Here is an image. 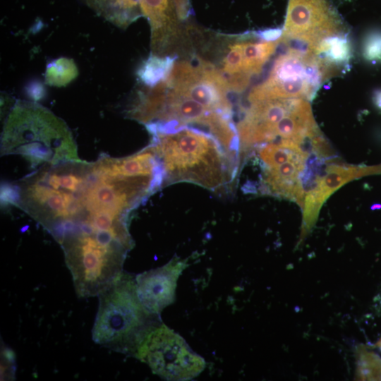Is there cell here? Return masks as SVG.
<instances>
[{
    "label": "cell",
    "instance_id": "cell-6",
    "mask_svg": "<svg viewBox=\"0 0 381 381\" xmlns=\"http://www.w3.org/2000/svg\"><path fill=\"white\" fill-rule=\"evenodd\" d=\"M333 73L312 52L291 46L275 60L267 78L253 87L248 102L273 99H312Z\"/></svg>",
    "mask_w": 381,
    "mask_h": 381
},
{
    "label": "cell",
    "instance_id": "cell-11",
    "mask_svg": "<svg viewBox=\"0 0 381 381\" xmlns=\"http://www.w3.org/2000/svg\"><path fill=\"white\" fill-rule=\"evenodd\" d=\"M142 13L151 28L152 47L155 54L162 51L176 32L173 0H140ZM176 12V11H175Z\"/></svg>",
    "mask_w": 381,
    "mask_h": 381
},
{
    "label": "cell",
    "instance_id": "cell-1",
    "mask_svg": "<svg viewBox=\"0 0 381 381\" xmlns=\"http://www.w3.org/2000/svg\"><path fill=\"white\" fill-rule=\"evenodd\" d=\"M156 191L154 173L103 154L38 169L23 187L20 205L60 243L77 234L124 232L131 211Z\"/></svg>",
    "mask_w": 381,
    "mask_h": 381
},
{
    "label": "cell",
    "instance_id": "cell-21",
    "mask_svg": "<svg viewBox=\"0 0 381 381\" xmlns=\"http://www.w3.org/2000/svg\"><path fill=\"white\" fill-rule=\"evenodd\" d=\"M374 102L376 106L381 109V90L375 93Z\"/></svg>",
    "mask_w": 381,
    "mask_h": 381
},
{
    "label": "cell",
    "instance_id": "cell-3",
    "mask_svg": "<svg viewBox=\"0 0 381 381\" xmlns=\"http://www.w3.org/2000/svg\"><path fill=\"white\" fill-rule=\"evenodd\" d=\"M23 157L32 169L80 159L66 123L47 108L19 101L11 110L1 135V155Z\"/></svg>",
    "mask_w": 381,
    "mask_h": 381
},
{
    "label": "cell",
    "instance_id": "cell-2",
    "mask_svg": "<svg viewBox=\"0 0 381 381\" xmlns=\"http://www.w3.org/2000/svg\"><path fill=\"white\" fill-rule=\"evenodd\" d=\"M152 135L163 187L184 181L216 191L234 180L238 164L210 134L182 126Z\"/></svg>",
    "mask_w": 381,
    "mask_h": 381
},
{
    "label": "cell",
    "instance_id": "cell-13",
    "mask_svg": "<svg viewBox=\"0 0 381 381\" xmlns=\"http://www.w3.org/2000/svg\"><path fill=\"white\" fill-rule=\"evenodd\" d=\"M309 51L318 56L334 73L348 65L351 47L346 34L328 37Z\"/></svg>",
    "mask_w": 381,
    "mask_h": 381
},
{
    "label": "cell",
    "instance_id": "cell-22",
    "mask_svg": "<svg viewBox=\"0 0 381 381\" xmlns=\"http://www.w3.org/2000/svg\"><path fill=\"white\" fill-rule=\"evenodd\" d=\"M376 346L381 350V338L377 343Z\"/></svg>",
    "mask_w": 381,
    "mask_h": 381
},
{
    "label": "cell",
    "instance_id": "cell-8",
    "mask_svg": "<svg viewBox=\"0 0 381 381\" xmlns=\"http://www.w3.org/2000/svg\"><path fill=\"white\" fill-rule=\"evenodd\" d=\"M174 94L193 99L210 109L232 117L230 89L221 71L208 61L199 59L196 64L176 61L166 80Z\"/></svg>",
    "mask_w": 381,
    "mask_h": 381
},
{
    "label": "cell",
    "instance_id": "cell-15",
    "mask_svg": "<svg viewBox=\"0 0 381 381\" xmlns=\"http://www.w3.org/2000/svg\"><path fill=\"white\" fill-rule=\"evenodd\" d=\"M282 41L266 40L250 42L244 40L243 42V73L248 78L258 73L274 53L277 45Z\"/></svg>",
    "mask_w": 381,
    "mask_h": 381
},
{
    "label": "cell",
    "instance_id": "cell-12",
    "mask_svg": "<svg viewBox=\"0 0 381 381\" xmlns=\"http://www.w3.org/2000/svg\"><path fill=\"white\" fill-rule=\"evenodd\" d=\"M86 1L98 13L121 27H126L143 14L140 0Z\"/></svg>",
    "mask_w": 381,
    "mask_h": 381
},
{
    "label": "cell",
    "instance_id": "cell-20",
    "mask_svg": "<svg viewBox=\"0 0 381 381\" xmlns=\"http://www.w3.org/2000/svg\"><path fill=\"white\" fill-rule=\"evenodd\" d=\"M1 380H12L14 374L15 356L13 351L4 346L1 350Z\"/></svg>",
    "mask_w": 381,
    "mask_h": 381
},
{
    "label": "cell",
    "instance_id": "cell-9",
    "mask_svg": "<svg viewBox=\"0 0 381 381\" xmlns=\"http://www.w3.org/2000/svg\"><path fill=\"white\" fill-rule=\"evenodd\" d=\"M346 34L337 12L327 0H289L282 37L296 47L311 49L322 40Z\"/></svg>",
    "mask_w": 381,
    "mask_h": 381
},
{
    "label": "cell",
    "instance_id": "cell-16",
    "mask_svg": "<svg viewBox=\"0 0 381 381\" xmlns=\"http://www.w3.org/2000/svg\"><path fill=\"white\" fill-rule=\"evenodd\" d=\"M174 58L152 54L138 71L140 80L149 87L166 81L174 64Z\"/></svg>",
    "mask_w": 381,
    "mask_h": 381
},
{
    "label": "cell",
    "instance_id": "cell-4",
    "mask_svg": "<svg viewBox=\"0 0 381 381\" xmlns=\"http://www.w3.org/2000/svg\"><path fill=\"white\" fill-rule=\"evenodd\" d=\"M92 338L110 350L135 356L158 315L150 313L138 296L135 278L121 272L99 295Z\"/></svg>",
    "mask_w": 381,
    "mask_h": 381
},
{
    "label": "cell",
    "instance_id": "cell-19",
    "mask_svg": "<svg viewBox=\"0 0 381 381\" xmlns=\"http://www.w3.org/2000/svg\"><path fill=\"white\" fill-rule=\"evenodd\" d=\"M363 54L368 61L381 60V32H371L365 37L363 46Z\"/></svg>",
    "mask_w": 381,
    "mask_h": 381
},
{
    "label": "cell",
    "instance_id": "cell-7",
    "mask_svg": "<svg viewBox=\"0 0 381 381\" xmlns=\"http://www.w3.org/2000/svg\"><path fill=\"white\" fill-rule=\"evenodd\" d=\"M135 356L147 363L154 374L167 380H191L206 365L203 358L182 337L164 324L147 334Z\"/></svg>",
    "mask_w": 381,
    "mask_h": 381
},
{
    "label": "cell",
    "instance_id": "cell-17",
    "mask_svg": "<svg viewBox=\"0 0 381 381\" xmlns=\"http://www.w3.org/2000/svg\"><path fill=\"white\" fill-rule=\"evenodd\" d=\"M356 380H381V357L362 346L356 351Z\"/></svg>",
    "mask_w": 381,
    "mask_h": 381
},
{
    "label": "cell",
    "instance_id": "cell-18",
    "mask_svg": "<svg viewBox=\"0 0 381 381\" xmlns=\"http://www.w3.org/2000/svg\"><path fill=\"white\" fill-rule=\"evenodd\" d=\"M77 75L78 69L73 61L60 58L47 66L45 81L49 85L61 87L69 83Z\"/></svg>",
    "mask_w": 381,
    "mask_h": 381
},
{
    "label": "cell",
    "instance_id": "cell-5",
    "mask_svg": "<svg viewBox=\"0 0 381 381\" xmlns=\"http://www.w3.org/2000/svg\"><path fill=\"white\" fill-rule=\"evenodd\" d=\"M79 297L98 296L121 273L133 245L110 234H78L59 244Z\"/></svg>",
    "mask_w": 381,
    "mask_h": 381
},
{
    "label": "cell",
    "instance_id": "cell-14",
    "mask_svg": "<svg viewBox=\"0 0 381 381\" xmlns=\"http://www.w3.org/2000/svg\"><path fill=\"white\" fill-rule=\"evenodd\" d=\"M365 174L355 167L341 164H328L327 173L312 196L313 202L320 210L322 204L333 192L351 179Z\"/></svg>",
    "mask_w": 381,
    "mask_h": 381
},
{
    "label": "cell",
    "instance_id": "cell-10",
    "mask_svg": "<svg viewBox=\"0 0 381 381\" xmlns=\"http://www.w3.org/2000/svg\"><path fill=\"white\" fill-rule=\"evenodd\" d=\"M186 267V261L174 258L135 277L138 296L147 310L159 315L174 302L177 280Z\"/></svg>",
    "mask_w": 381,
    "mask_h": 381
}]
</instances>
